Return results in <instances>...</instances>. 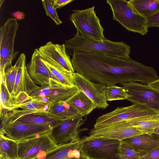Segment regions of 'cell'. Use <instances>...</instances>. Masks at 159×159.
Segmentation results:
<instances>
[{
    "label": "cell",
    "instance_id": "1",
    "mask_svg": "<svg viewBox=\"0 0 159 159\" xmlns=\"http://www.w3.org/2000/svg\"><path fill=\"white\" fill-rule=\"evenodd\" d=\"M71 59L76 72L106 86L139 81L149 84L158 78L156 71L133 60L89 52H74Z\"/></svg>",
    "mask_w": 159,
    "mask_h": 159
},
{
    "label": "cell",
    "instance_id": "2",
    "mask_svg": "<svg viewBox=\"0 0 159 159\" xmlns=\"http://www.w3.org/2000/svg\"><path fill=\"white\" fill-rule=\"evenodd\" d=\"M67 54L82 51L101 53L120 58H130V47L123 42L110 40L102 42L97 41L77 31L74 37L65 41L64 44Z\"/></svg>",
    "mask_w": 159,
    "mask_h": 159
},
{
    "label": "cell",
    "instance_id": "3",
    "mask_svg": "<svg viewBox=\"0 0 159 159\" xmlns=\"http://www.w3.org/2000/svg\"><path fill=\"white\" fill-rule=\"evenodd\" d=\"M113 19L129 31L144 35L148 32L147 19L140 14L128 1L107 0Z\"/></svg>",
    "mask_w": 159,
    "mask_h": 159
},
{
    "label": "cell",
    "instance_id": "4",
    "mask_svg": "<svg viewBox=\"0 0 159 159\" xmlns=\"http://www.w3.org/2000/svg\"><path fill=\"white\" fill-rule=\"evenodd\" d=\"M19 24L16 18H8L0 27V80H5L6 71L12 65L13 61L18 54L14 51V44Z\"/></svg>",
    "mask_w": 159,
    "mask_h": 159
},
{
    "label": "cell",
    "instance_id": "5",
    "mask_svg": "<svg viewBox=\"0 0 159 159\" xmlns=\"http://www.w3.org/2000/svg\"><path fill=\"white\" fill-rule=\"evenodd\" d=\"M93 6L84 10H73L69 18L77 31L97 41L103 42L108 39L104 35V29Z\"/></svg>",
    "mask_w": 159,
    "mask_h": 159
},
{
    "label": "cell",
    "instance_id": "6",
    "mask_svg": "<svg viewBox=\"0 0 159 159\" xmlns=\"http://www.w3.org/2000/svg\"><path fill=\"white\" fill-rule=\"evenodd\" d=\"M121 142L119 140L89 136L80 140L81 149L87 156L99 159H119Z\"/></svg>",
    "mask_w": 159,
    "mask_h": 159
},
{
    "label": "cell",
    "instance_id": "7",
    "mask_svg": "<svg viewBox=\"0 0 159 159\" xmlns=\"http://www.w3.org/2000/svg\"><path fill=\"white\" fill-rule=\"evenodd\" d=\"M158 116L159 111L145 105L133 104L127 107H117L112 111L98 117L93 128H97L123 120Z\"/></svg>",
    "mask_w": 159,
    "mask_h": 159
},
{
    "label": "cell",
    "instance_id": "8",
    "mask_svg": "<svg viewBox=\"0 0 159 159\" xmlns=\"http://www.w3.org/2000/svg\"><path fill=\"white\" fill-rule=\"evenodd\" d=\"M79 90L74 86L69 87L53 79L48 84L39 86L30 95L33 101L52 105L60 101H66Z\"/></svg>",
    "mask_w": 159,
    "mask_h": 159
},
{
    "label": "cell",
    "instance_id": "9",
    "mask_svg": "<svg viewBox=\"0 0 159 159\" xmlns=\"http://www.w3.org/2000/svg\"><path fill=\"white\" fill-rule=\"evenodd\" d=\"M1 125L12 122L47 126L52 128L63 120L48 112H36L14 109L0 117Z\"/></svg>",
    "mask_w": 159,
    "mask_h": 159
},
{
    "label": "cell",
    "instance_id": "10",
    "mask_svg": "<svg viewBox=\"0 0 159 159\" xmlns=\"http://www.w3.org/2000/svg\"><path fill=\"white\" fill-rule=\"evenodd\" d=\"M16 141L18 159H43L48 152L57 146L48 134Z\"/></svg>",
    "mask_w": 159,
    "mask_h": 159
},
{
    "label": "cell",
    "instance_id": "11",
    "mask_svg": "<svg viewBox=\"0 0 159 159\" xmlns=\"http://www.w3.org/2000/svg\"><path fill=\"white\" fill-rule=\"evenodd\" d=\"M130 97L127 100L133 104H144L159 112V92L148 84L136 82L120 84Z\"/></svg>",
    "mask_w": 159,
    "mask_h": 159
},
{
    "label": "cell",
    "instance_id": "12",
    "mask_svg": "<svg viewBox=\"0 0 159 159\" xmlns=\"http://www.w3.org/2000/svg\"><path fill=\"white\" fill-rule=\"evenodd\" d=\"M81 116L73 119H64L52 127L48 135L57 146L80 139V128L86 121Z\"/></svg>",
    "mask_w": 159,
    "mask_h": 159
},
{
    "label": "cell",
    "instance_id": "13",
    "mask_svg": "<svg viewBox=\"0 0 159 159\" xmlns=\"http://www.w3.org/2000/svg\"><path fill=\"white\" fill-rule=\"evenodd\" d=\"M90 136L112 139L120 141L144 134L138 128L129 124L127 120L122 121L97 128L89 133Z\"/></svg>",
    "mask_w": 159,
    "mask_h": 159
},
{
    "label": "cell",
    "instance_id": "14",
    "mask_svg": "<svg viewBox=\"0 0 159 159\" xmlns=\"http://www.w3.org/2000/svg\"><path fill=\"white\" fill-rule=\"evenodd\" d=\"M51 128L47 126L14 121L1 126L0 134H4L12 140L18 141L48 134Z\"/></svg>",
    "mask_w": 159,
    "mask_h": 159
},
{
    "label": "cell",
    "instance_id": "15",
    "mask_svg": "<svg viewBox=\"0 0 159 159\" xmlns=\"http://www.w3.org/2000/svg\"><path fill=\"white\" fill-rule=\"evenodd\" d=\"M73 75L74 86L92 101L96 108L105 109L109 106L105 96L106 85L93 82L76 72Z\"/></svg>",
    "mask_w": 159,
    "mask_h": 159
},
{
    "label": "cell",
    "instance_id": "16",
    "mask_svg": "<svg viewBox=\"0 0 159 159\" xmlns=\"http://www.w3.org/2000/svg\"><path fill=\"white\" fill-rule=\"evenodd\" d=\"M38 49L43 59L50 64L63 68L69 72H75L71 60L64 44H54L49 41Z\"/></svg>",
    "mask_w": 159,
    "mask_h": 159
},
{
    "label": "cell",
    "instance_id": "17",
    "mask_svg": "<svg viewBox=\"0 0 159 159\" xmlns=\"http://www.w3.org/2000/svg\"><path fill=\"white\" fill-rule=\"evenodd\" d=\"M43 59L38 49H34L30 62L26 65L32 80L40 86L48 84L51 79L59 82L52 74Z\"/></svg>",
    "mask_w": 159,
    "mask_h": 159
},
{
    "label": "cell",
    "instance_id": "18",
    "mask_svg": "<svg viewBox=\"0 0 159 159\" xmlns=\"http://www.w3.org/2000/svg\"><path fill=\"white\" fill-rule=\"evenodd\" d=\"M16 63L18 69L12 95L15 97L20 92H24L30 95L38 89L39 86L34 83L28 72L24 54H20Z\"/></svg>",
    "mask_w": 159,
    "mask_h": 159
},
{
    "label": "cell",
    "instance_id": "19",
    "mask_svg": "<svg viewBox=\"0 0 159 159\" xmlns=\"http://www.w3.org/2000/svg\"><path fill=\"white\" fill-rule=\"evenodd\" d=\"M80 140L58 145L48 152L43 159H88L81 149Z\"/></svg>",
    "mask_w": 159,
    "mask_h": 159
},
{
    "label": "cell",
    "instance_id": "20",
    "mask_svg": "<svg viewBox=\"0 0 159 159\" xmlns=\"http://www.w3.org/2000/svg\"><path fill=\"white\" fill-rule=\"evenodd\" d=\"M134 148L143 155L159 146V135L143 134L121 141Z\"/></svg>",
    "mask_w": 159,
    "mask_h": 159
},
{
    "label": "cell",
    "instance_id": "21",
    "mask_svg": "<svg viewBox=\"0 0 159 159\" xmlns=\"http://www.w3.org/2000/svg\"><path fill=\"white\" fill-rule=\"evenodd\" d=\"M66 102L83 116L96 108L92 101L80 90Z\"/></svg>",
    "mask_w": 159,
    "mask_h": 159
},
{
    "label": "cell",
    "instance_id": "22",
    "mask_svg": "<svg viewBox=\"0 0 159 159\" xmlns=\"http://www.w3.org/2000/svg\"><path fill=\"white\" fill-rule=\"evenodd\" d=\"M130 125L138 128L144 134L152 135L159 127V116L144 117L126 120Z\"/></svg>",
    "mask_w": 159,
    "mask_h": 159
},
{
    "label": "cell",
    "instance_id": "23",
    "mask_svg": "<svg viewBox=\"0 0 159 159\" xmlns=\"http://www.w3.org/2000/svg\"><path fill=\"white\" fill-rule=\"evenodd\" d=\"M48 113L63 119L75 118L81 116L66 101H60L51 105Z\"/></svg>",
    "mask_w": 159,
    "mask_h": 159
},
{
    "label": "cell",
    "instance_id": "24",
    "mask_svg": "<svg viewBox=\"0 0 159 159\" xmlns=\"http://www.w3.org/2000/svg\"><path fill=\"white\" fill-rule=\"evenodd\" d=\"M142 16L146 18L159 11V0L128 1Z\"/></svg>",
    "mask_w": 159,
    "mask_h": 159
},
{
    "label": "cell",
    "instance_id": "25",
    "mask_svg": "<svg viewBox=\"0 0 159 159\" xmlns=\"http://www.w3.org/2000/svg\"><path fill=\"white\" fill-rule=\"evenodd\" d=\"M0 117L9 111L16 109L14 97L8 90L4 80L0 81Z\"/></svg>",
    "mask_w": 159,
    "mask_h": 159
},
{
    "label": "cell",
    "instance_id": "26",
    "mask_svg": "<svg viewBox=\"0 0 159 159\" xmlns=\"http://www.w3.org/2000/svg\"><path fill=\"white\" fill-rule=\"evenodd\" d=\"M43 60L52 74L61 83L68 87L74 86L73 73L69 72L63 68L52 66L45 61L43 58Z\"/></svg>",
    "mask_w": 159,
    "mask_h": 159
},
{
    "label": "cell",
    "instance_id": "27",
    "mask_svg": "<svg viewBox=\"0 0 159 159\" xmlns=\"http://www.w3.org/2000/svg\"><path fill=\"white\" fill-rule=\"evenodd\" d=\"M0 152L5 153L11 159H18L17 141L0 134Z\"/></svg>",
    "mask_w": 159,
    "mask_h": 159
},
{
    "label": "cell",
    "instance_id": "28",
    "mask_svg": "<svg viewBox=\"0 0 159 159\" xmlns=\"http://www.w3.org/2000/svg\"><path fill=\"white\" fill-rule=\"evenodd\" d=\"M105 96L107 101L127 100L130 97L122 87L116 85L107 86Z\"/></svg>",
    "mask_w": 159,
    "mask_h": 159
},
{
    "label": "cell",
    "instance_id": "29",
    "mask_svg": "<svg viewBox=\"0 0 159 159\" xmlns=\"http://www.w3.org/2000/svg\"><path fill=\"white\" fill-rule=\"evenodd\" d=\"M142 155L132 147L121 141L119 151V159H139Z\"/></svg>",
    "mask_w": 159,
    "mask_h": 159
},
{
    "label": "cell",
    "instance_id": "30",
    "mask_svg": "<svg viewBox=\"0 0 159 159\" xmlns=\"http://www.w3.org/2000/svg\"><path fill=\"white\" fill-rule=\"evenodd\" d=\"M18 69L16 63L14 66L11 65L7 69L5 73V81L8 90L11 94L14 89Z\"/></svg>",
    "mask_w": 159,
    "mask_h": 159
},
{
    "label": "cell",
    "instance_id": "31",
    "mask_svg": "<svg viewBox=\"0 0 159 159\" xmlns=\"http://www.w3.org/2000/svg\"><path fill=\"white\" fill-rule=\"evenodd\" d=\"M41 1L47 15L50 17L56 25L61 24L62 22L59 17L53 0H42Z\"/></svg>",
    "mask_w": 159,
    "mask_h": 159
},
{
    "label": "cell",
    "instance_id": "32",
    "mask_svg": "<svg viewBox=\"0 0 159 159\" xmlns=\"http://www.w3.org/2000/svg\"><path fill=\"white\" fill-rule=\"evenodd\" d=\"M51 105L35 102H29L19 107L22 110H27L36 112H48Z\"/></svg>",
    "mask_w": 159,
    "mask_h": 159
},
{
    "label": "cell",
    "instance_id": "33",
    "mask_svg": "<svg viewBox=\"0 0 159 159\" xmlns=\"http://www.w3.org/2000/svg\"><path fill=\"white\" fill-rule=\"evenodd\" d=\"M14 100L16 109H18L20 106L33 101L31 96L24 92H20L14 97Z\"/></svg>",
    "mask_w": 159,
    "mask_h": 159
},
{
    "label": "cell",
    "instance_id": "34",
    "mask_svg": "<svg viewBox=\"0 0 159 159\" xmlns=\"http://www.w3.org/2000/svg\"><path fill=\"white\" fill-rule=\"evenodd\" d=\"M148 27L159 28V11L147 18Z\"/></svg>",
    "mask_w": 159,
    "mask_h": 159
},
{
    "label": "cell",
    "instance_id": "35",
    "mask_svg": "<svg viewBox=\"0 0 159 159\" xmlns=\"http://www.w3.org/2000/svg\"><path fill=\"white\" fill-rule=\"evenodd\" d=\"M139 159H159V146L144 155Z\"/></svg>",
    "mask_w": 159,
    "mask_h": 159
},
{
    "label": "cell",
    "instance_id": "36",
    "mask_svg": "<svg viewBox=\"0 0 159 159\" xmlns=\"http://www.w3.org/2000/svg\"><path fill=\"white\" fill-rule=\"evenodd\" d=\"M54 6L57 9L61 8L72 2L74 1L73 0H53Z\"/></svg>",
    "mask_w": 159,
    "mask_h": 159
},
{
    "label": "cell",
    "instance_id": "37",
    "mask_svg": "<svg viewBox=\"0 0 159 159\" xmlns=\"http://www.w3.org/2000/svg\"><path fill=\"white\" fill-rule=\"evenodd\" d=\"M148 85L159 92V78Z\"/></svg>",
    "mask_w": 159,
    "mask_h": 159
},
{
    "label": "cell",
    "instance_id": "38",
    "mask_svg": "<svg viewBox=\"0 0 159 159\" xmlns=\"http://www.w3.org/2000/svg\"><path fill=\"white\" fill-rule=\"evenodd\" d=\"M13 16L18 20L23 19L24 18L25 15L23 12L16 11L13 13Z\"/></svg>",
    "mask_w": 159,
    "mask_h": 159
},
{
    "label": "cell",
    "instance_id": "39",
    "mask_svg": "<svg viewBox=\"0 0 159 159\" xmlns=\"http://www.w3.org/2000/svg\"><path fill=\"white\" fill-rule=\"evenodd\" d=\"M0 159H11L5 153L0 152Z\"/></svg>",
    "mask_w": 159,
    "mask_h": 159
},
{
    "label": "cell",
    "instance_id": "40",
    "mask_svg": "<svg viewBox=\"0 0 159 159\" xmlns=\"http://www.w3.org/2000/svg\"><path fill=\"white\" fill-rule=\"evenodd\" d=\"M153 134L159 135V127L155 129Z\"/></svg>",
    "mask_w": 159,
    "mask_h": 159
},
{
    "label": "cell",
    "instance_id": "41",
    "mask_svg": "<svg viewBox=\"0 0 159 159\" xmlns=\"http://www.w3.org/2000/svg\"><path fill=\"white\" fill-rule=\"evenodd\" d=\"M4 2V0H1L0 1V7H1V6L2 5V3H3V2Z\"/></svg>",
    "mask_w": 159,
    "mask_h": 159
},
{
    "label": "cell",
    "instance_id": "42",
    "mask_svg": "<svg viewBox=\"0 0 159 159\" xmlns=\"http://www.w3.org/2000/svg\"><path fill=\"white\" fill-rule=\"evenodd\" d=\"M88 159H99L88 157Z\"/></svg>",
    "mask_w": 159,
    "mask_h": 159
}]
</instances>
